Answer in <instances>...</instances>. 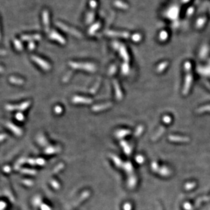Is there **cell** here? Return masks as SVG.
<instances>
[{
    "instance_id": "6da1fadb",
    "label": "cell",
    "mask_w": 210,
    "mask_h": 210,
    "mask_svg": "<svg viewBox=\"0 0 210 210\" xmlns=\"http://www.w3.org/2000/svg\"><path fill=\"white\" fill-rule=\"evenodd\" d=\"M32 59L34 60L36 63H37L38 65L40 66L44 70H49V67H50L45 61L42 60V59H40L39 57H38L36 56H32Z\"/></svg>"
},
{
    "instance_id": "7a4b0ae2",
    "label": "cell",
    "mask_w": 210,
    "mask_h": 210,
    "mask_svg": "<svg viewBox=\"0 0 210 210\" xmlns=\"http://www.w3.org/2000/svg\"><path fill=\"white\" fill-rule=\"evenodd\" d=\"M42 18L44 25L45 26V30L49 31V14L46 10H45L42 14Z\"/></svg>"
},
{
    "instance_id": "3957f363",
    "label": "cell",
    "mask_w": 210,
    "mask_h": 210,
    "mask_svg": "<svg viewBox=\"0 0 210 210\" xmlns=\"http://www.w3.org/2000/svg\"><path fill=\"white\" fill-rule=\"evenodd\" d=\"M41 38V36L38 34H36L34 36H22V39L28 41L30 40H40Z\"/></svg>"
},
{
    "instance_id": "277c9868",
    "label": "cell",
    "mask_w": 210,
    "mask_h": 210,
    "mask_svg": "<svg viewBox=\"0 0 210 210\" xmlns=\"http://www.w3.org/2000/svg\"><path fill=\"white\" fill-rule=\"evenodd\" d=\"M15 45L16 46V48L18 49V50H21L23 49V46H22V44L20 42V41H19L18 40H15Z\"/></svg>"
},
{
    "instance_id": "5b68a950",
    "label": "cell",
    "mask_w": 210,
    "mask_h": 210,
    "mask_svg": "<svg viewBox=\"0 0 210 210\" xmlns=\"http://www.w3.org/2000/svg\"><path fill=\"white\" fill-rule=\"evenodd\" d=\"M35 48V46H34V44L33 43V42H31L29 45V49H31V50H33Z\"/></svg>"
}]
</instances>
